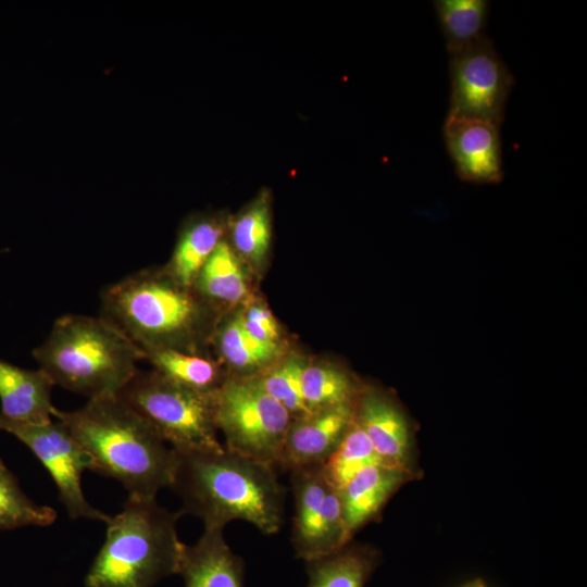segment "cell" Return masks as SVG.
Here are the masks:
<instances>
[{"label":"cell","instance_id":"obj_3","mask_svg":"<svg viewBox=\"0 0 587 587\" xmlns=\"http://www.w3.org/2000/svg\"><path fill=\"white\" fill-rule=\"evenodd\" d=\"M100 315L143 352L174 349L196 353L205 323L203 299L164 268L134 272L100 294Z\"/></svg>","mask_w":587,"mask_h":587},{"label":"cell","instance_id":"obj_26","mask_svg":"<svg viewBox=\"0 0 587 587\" xmlns=\"http://www.w3.org/2000/svg\"><path fill=\"white\" fill-rule=\"evenodd\" d=\"M218 347L226 362L241 371L262 369L279 354L278 344L263 342L248 332L242 315L224 326L218 335Z\"/></svg>","mask_w":587,"mask_h":587},{"label":"cell","instance_id":"obj_11","mask_svg":"<svg viewBox=\"0 0 587 587\" xmlns=\"http://www.w3.org/2000/svg\"><path fill=\"white\" fill-rule=\"evenodd\" d=\"M444 139L463 182L497 184L503 178L500 126L484 120L447 115Z\"/></svg>","mask_w":587,"mask_h":587},{"label":"cell","instance_id":"obj_27","mask_svg":"<svg viewBox=\"0 0 587 587\" xmlns=\"http://www.w3.org/2000/svg\"><path fill=\"white\" fill-rule=\"evenodd\" d=\"M307 363L300 358H289L257 377L263 389L297 419L309 413L302 391V373Z\"/></svg>","mask_w":587,"mask_h":587},{"label":"cell","instance_id":"obj_15","mask_svg":"<svg viewBox=\"0 0 587 587\" xmlns=\"http://www.w3.org/2000/svg\"><path fill=\"white\" fill-rule=\"evenodd\" d=\"M54 386L42 370H27L0 359V414L5 419L40 424L52 420Z\"/></svg>","mask_w":587,"mask_h":587},{"label":"cell","instance_id":"obj_16","mask_svg":"<svg viewBox=\"0 0 587 587\" xmlns=\"http://www.w3.org/2000/svg\"><path fill=\"white\" fill-rule=\"evenodd\" d=\"M408 477V470L378 463L361 470L338 490L348 540L378 514Z\"/></svg>","mask_w":587,"mask_h":587},{"label":"cell","instance_id":"obj_23","mask_svg":"<svg viewBox=\"0 0 587 587\" xmlns=\"http://www.w3.org/2000/svg\"><path fill=\"white\" fill-rule=\"evenodd\" d=\"M378 463L383 461L354 417L337 448L322 465L328 482L339 490L361 470Z\"/></svg>","mask_w":587,"mask_h":587},{"label":"cell","instance_id":"obj_20","mask_svg":"<svg viewBox=\"0 0 587 587\" xmlns=\"http://www.w3.org/2000/svg\"><path fill=\"white\" fill-rule=\"evenodd\" d=\"M192 289L204 300L237 302L247 295V283L230 245L222 239L199 271Z\"/></svg>","mask_w":587,"mask_h":587},{"label":"cell","instance_id":"obj_2","mask_svg":"<svg viewBox=\"0 0 587 587\" xmlns=\"http://www.w3.org/2000/svg\"><path fill=\"white\" fill-rule=\"evenodd\" d=\"M53 416L89 454L93 472L118 480L128 496L154 499L171 487L174 449L117 396L89 399L73 411L55 408Z\"/></svg>","mask_w":587,"mask_h":587},{"label":"cell","instance_id":"obj_22","mask_svg":"<svg viewBox=\"0 0 587 587\" xmlns=\"http://www.w3.org/2000/svg\"><path fill=\"white\" fill-rule=\"evenodd\" d=\"M271 236V195L264 189L233 221L232 239L245 259L260 264L270 249Z\"/></svg>","mask_w":587,"mask_h":587},{"label":"cell","instance_id":"obj_29","mask_svg":"<svg viewBox=\"0 0 587 587\" xmlns=\"http://www.w3.org/2000/svg\"><path fill=\"white\" fill-rule=\"evenodd\" d=\"M461 587H486V585L482 579L477 578V579L467 582L466 584H464Z\"/></svg>","mask_w":587,"mask_h":587},{"label":"cell","instance_id":"obj_6","mask_svg":"<svg viewBox=\"0 0 587 587\" xmlns=\"http://www.w3.org/2000/svg\"><path fill=\"white\" fill-rule=\"evenodd\" d=\"M213 394L184 387L154 370H138L116 396L172 449L184 452L224 448L217 439Z\"/></svg>","mask_w":587,"mask_h":587},{"label":"cell","instance_id":"obj_1","mask_svg":"<svg viewBox=\"0 0 587 587\" xmlns=\"http://www.w3.org/2000/svg\"><path fill=\"white\" fill-rule=\"evenodd\" d=\"M175 451L171 487L183 513L199 517L204 528H223L236 520L265 535L282 526L285 489L275 467L222 450Z\"/></svg>","mask_w":587,"mask_h":587},{"label":"cell","instance_id":"obj_12","mask_svg":"<svg viewBox=\"0 0 587 587\" xmlns=\"http://www.w3.org/2000/svg\"><path fill=\"white\" fill-rule=\"evenodd\" d=\"M355 417L353 403L311 411L294 419L287 430L279 466L292 470L323 464Z\"/></svg>","mask_w":587,"mask_h":587},{"label":"cell","instance_id":"obj_21","mask_svg":"<svg viewBox=\"0 0 587 587\" xmlns=\"http://www.w3.org/2000/svg\"><path fill=\"white\" fill-rule=\"evenodd\" d=\"M145 360L166 378L204 394H213L226 379L213 361L198 353L157 349L145 351Z\"/></svg>","mask_w":587,"mask_h":587},{"label":"cell","instance_id":"obj_25","mask_svg":"<svg viewBox=\"0 0 587 587\" xmlns=\"http://www.w3.org/2000/svg\"><path fill=\"white\" fill-rule=\"evenodd\" d=\"M302 391L309 412L353 403L355 397V386L350 376L338 367L325 363L305 365L302 373Z\"/></svg>","mask_w":587,"mask_h":587},{"label":"cell","instance_id":"obj_8","mask_svg":"<svg viewBox=\"0 0 587 587\" xmlns=\"http://www.w3.org/2000/svg\"><path fill=\"white\" fill-rule=\"evenodd\" d=\"M0 430L23 442L41 462L53 479L59 499L71 519H87L108 523L111 516L93 508L86 499L82 476L93 471V462L84 448L60 421L40 424L23 423L0 414Z\"/></svg>","mask_w":587,"mask_h":587},{"label":"cell","instance_id":"obj_10","mask_svg":"<svg viewBox=\"0 0 587 587\" xmlns=\"http://www.w3.org/2000/svg\"><path fill=\"white\" fill-rule=\"evenodd\" d=\"M295 516L291 541L297 558L305 562L333 553L349 540L338 490L322 464L291 470Z\"/></svg>","mask_w":587,"mask_h":587},{"label":"cell","instance_id":"obj_14","mask_svg":"<svg viewBox=\"0 0 587 587\" xmlns=\"http://www.w3.org/2000/svg\"><path fill=\"white\" fill-rule=\"evenodd\" d=\"M185 587H245V564L227 545L223 528H204L184 548L179 573Z\"/></svg>","mask_w":587,"mask_h":587},{"label":"cell","instance_id":"obj_13","mask_svg":"<svg viewBox=\"0 0 587 587\" xmlns=\"http://www.w3.org/2000/svg\"><path fill=\"white\" fill-rule=\"evenodd\" d=\"M355 420L383 463L409 471L408 422L389 398L376 390H366L355 407Z\"/></svg>","mask_w":587,"mask_h":587},{"label":"cell","instance_id":"obj_28","mask_svg":"<svg viewBox=\"0 0 587 587\" xmlns=\"http://www.w3.org/2000/svg\"><path fill=\"white\" fill-rule=\"evenodd\" d=\"M242 320L248 332L263 342L277 344L279 329L270 310L262 305L250 307Z\"/></svg>","mask_w":587,"mask_h":587},{"label":"cell","instance_id":"obj_4","mask_svg":"<svg viewBox=\"0 0 587 587\" xmlns=\"http://www.w3.org/2000/svg\"><path fill=\"white\" fill-rule=\"evenodd\" d=\"M33 357L64 389L89 399L116 396L138 371L145 352L103 316L57 319Z\"/></svg>","mask_w":587,"mask_h":587},{"label":"cell","instance_id":"obj_9","mask_svg":"<svg viewBox=\"0 0 587 587\" xmlns=\"http://www.w3.org/2000/svg\"><path fill=\"white\" fill-rule=\"evenodd\" d=\"M449 79L447 115L502 125L514 78L487 36L460 52L449 54Z\"/></svg>","mask_w":587,"mask_h":587},{"label":"cell","instance_id":"obj_18","mask_svg":"<svg viewBox=\"0 0 587 587\" xmlns=\"http://www.w3.org/2000/svg\"><path fill=\"white\" fill-rule=\"evenodd\" d=\"M377 564L376 554L363 547H348L307 562V587H364Z\"/></svg>","mask_w":587,"mask_h":587},{"label":"cell","instance_id":"obj_17","mask_svg":"<svg viewBox=\"0 0 587 587\" xmlns=\"http://www.w3.org/2000/svg\"><path fill=\"white\" fill-rule=\"evenodd\" d=\"M225 226L214 216H199L182 229L172 259L165 270L180 285L192 284L207 260L223 239Z\"/></svg>","mask_w":587,"mask_h":587},{"label":"cell","instance_id":"obj_5","mask_svg":"<svg viewBox=\"0 0 587 587\" xmlns=\"http://www.w3.org/2000/svg\"><path fill=\"white\" fill-rule=\"evenodd\" d=\"M183 511L172 512L154 499L128 496L107 523L104 541L86 577V587H152L178 574L185 544L177 535Z\"/></svg>","mask_w":587,"mask_h":587},{"label":"cell","instance_id":"obj_24","mask_svg":"<svg viewBox=\"0 0 587 587\" xmlns=\"http://www.w3.org/2000/svg\"><path fill=\"white\" fill-rule=\"evenodd\" d=\"M58 514L48 505L33 501L0 458V530L25 526H48Z\"/></svg>","mask_w":587,"mask_h":587},{"label":"cell","instance_id":"obj_7","mask_svg":"<svg viewBox=\"0 0 587 587\" xmlns=\"http://www.w3.org/2000/svg\"><path fill=\"white\" fill-rule=\"evenodd\" d=\"M213 399L215 423L225 436V449L275 469L279 466L292 419L257 377L226 378Z\"/></svg>","mask_w":587,"mask_h":587},{"label":"cell","instance_id":"obj_19","mask_svg":"<svg viewBox=\"0 0 587 587\" xmlns=\"http://www.w3.org/2000/svg\"><path fill=\"white\" fill-rule=\"evenodd\" d=\"M449 54L460 52L487 36V0H436L433 2Z\"/></svg>","mask_w":587,"mask_h":587}]
</instances>
